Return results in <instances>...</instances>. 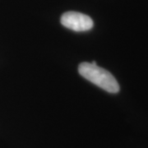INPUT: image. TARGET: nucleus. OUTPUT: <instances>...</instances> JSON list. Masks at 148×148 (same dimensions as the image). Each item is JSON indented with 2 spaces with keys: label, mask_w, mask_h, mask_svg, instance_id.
<instances>
[{
  "label": "nucleus",
  "mask_w": 148,
  "mask_h": 148,
  "mask_svg": "<svg viewBox=\"0 0 148 148\" xmlns=\"http://www.w3.org/2000/svg\"><path fill=\"white\" fill-rule=\"evenodd\" d=\"M78 72L84 78L110 93H117L119 85L112 74L106 69L99 67L95 61L84 62L80 64Z\"/></svg>",
  "instance_id": "1"
},
{
  "label": "nucleus",
  "mask_w": 148,
  "mask_h": 148,
  "mask_svg": "<svg viewBox=\"0 0 148 148\" xmlns=\"http://www.w3.org/2000/svg\"><path fill=\"white\" fill-rule=\"evenodd\" d=\"M61 23L74 32H86L93 27V21L90 16L77 12H65L61 17Z\"/></svg>",
  "instance_id": "2"
}]
</instances>
